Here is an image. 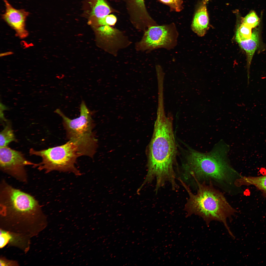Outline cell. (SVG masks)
Masks as SVG:
<instances>
[{"mask_svg": "<svg viewBox=\"0 0 266 266\" xmlns=\"http://www.w3.org/2000/svg\"><path fill=\"white\" fill-rule=\"evenodd\" d=\"M0 134V148L7 146L12 142L16 141L11 125L9 123L6 125Z\"/></svg>", "mask_w": 266, "mask_h": 266, "instance_id": "obj_16", "label": "cell"}, {"mask_svg": "<svg viewBox=\"0 0 266 266\" xmlns=\"http://www.w3.org/2000/svg\"></svg>", "mask_w": 266, "mask_h": 266, "instance_id": "obj_23", "label": "cell"}, {"mask_svg": "<svg viewBox=\"0 0 266 266\" xmlns=\"http://www.w3.org/2000/svg\"><path fill=\"white\" fill-rule=\"evenodd\" d=\"M241 22L252 28L258 25L260 19L254 11H251L244 17L242 18Z\"/></svg>", "mask_w": 266, "mask_h": 266, "instance_id": "obj_18", "label": "cell"}, {"mask_svg": "<svg viewBox=\"0 0 266 266\" xmlns=\"http://www.w3.org/2000/svg\"><path fill=\"white\" fill-rule=\"evenodd\" d=\"M210 0H203L202 1V4L205 5Z\"/></svg>", "mask_w": 266, "mask_h": 266, "instance_id": "obj_21", "label": "cell"}, {"mask_svg": "<svg viewBox=\"0 0 266 266\" xmlns=\"http://www.w3.org/2000/svg\"><path fill=\"white\" fill-rule=\"evenodd\" d=\"M80 109V116L73 119L67 117L59 109H56L55 112L62 117L67 138L76 145L80 156L93 158L96 151L97 142L93 131L94 124L92 114L83 101Z\"/></svg>", "mask_w": 266, "mask_h": 266, "instance_id": "obj_5", "label": "cell"}, {"mask_svg": "<svg viewBox=\"0 0 266 266\" xmlns=\"http://www.w3.org/2000/svg\"><path fill=\"white\" fill-rule=\"evenodd\" d=\"M239 185L240 186L254 185L266 197V175L256 177L242 176L239 180Z\"/></svg>", "mask_w": 266, "mask_h": 266, "instance_id": "obj_14", "label": "cell"}, {"mask_svg": "<svg viewBox=\"0 0 266 266\" xmlns=\"http://www.w3.org/2000/svg\"><path fill=\"white\" fill-rule=\"evenodd\" d=\"M130 20L137 29L145 31L156 24L149 15L144 0H123Z\"/></svg>", "mask_w": 266, "mask_h": 266, "instance_id": "obj_9", "label": "cell"}, {"mask_svg": "<svg viewBox=\"0 0 266 266\" xmlns=\"http://www.w3.org/2000/svg\"><path fill=\"white\" fill-rule=\"evenodd\" d=\"M159 0L162 3L169 6L172 10L176 12H180L182 9L183 0Z\"/></svg>", "mask_w": 266, "mask_h": 266, "instance_id": "obj_20", "label": "cell"}, {"mask_svg": "<svg viewBox=\"0 0 266 266\" xmlns=\"http://www.w3.org/2000/svg\"><path fill=\"white\" fill-rule=\"evenodd\" d=\"M173 128L170 120L163 115H158L149 146L148 172L141 185L155 179L156 192L167 182L173 190L178 188L174 168L177 148Z\"/></svg>", "mask_w": 266, "mask_h": 266, "instance_id": "obj_3", "label": "cell"}, {"mask_svg": "<svg viewBox=\"0 0 266 266\" xmlns=\"http://www.w3.org/2000/svg\"><path fill=\"white\" fill-rule=\"evenodd\" d=\"M5 7L4 13L1 15L2 19L16 31L21 38L26 37L28 33L25 29V22L29 12L23 9L13 7L7 0H3Z\"/></svg>", "mask_w": 266, "mask_h": 266, "instance_id": "obj_10", "label": "cell"}, {"mask_svg": "<svg viewBox=\"0 0 266 266\" xmlns=\"http://www.w3.org/2000/svg\"><path fill=\"white\" fill-rule=\"evenodd\" d=\"M117 11L112 8L106 0H95L92 14L97 19Z\"/></svg>", "mask_w": 266, "mask_h": 266, "instance_id": "obj_15", "label": "cell"}, {"mask_svg": "<svg viewBox=\"0 0 266 266\" xmlns=\"http://www.w3.org/2000/svg\"><path fill=\"white\" fill-rule=\"evenodd\" d=\"M228 150L226 145L221 143L208 153L189 150L183 166L184 180L211 183L224 192L234 195L242 176L231 165Z\"/></svg>", "mask_w": 266, "mask_h": 266, "instance_id": "obj_2", "label": "cell"}, {"mask_svg": "<svg viewBox=\"0 0 266 266\" xmlns=\"http://www.w3.org/2000/svg\"><path fill=\"white\" fill-rule=\"evenodd\" d=\"M29 153L31 155L41 158V162L33 167H37L39 170H43L46 173L57 171L70 172L77 176L81 175L75 165L77 158L80 155L77 147L70 141L61 146L39 151L31 148Z\"/></svg>", "mask_w": 266, "mask_h": 266, "instance_id": "obj_6", "label": "cell"}, {"mask_svg": "<svg viewBox=\"0 0 266 266\" xmlns=\"http://www.w3.org/2000/svg\"><path fill=\"white\" fill-rule=\"evenodd\" d=\"M178 179L189 196L184 209L187 213L186 216L193 214L198 216L203 219L208 226L213 221L221 222L229 234L234 238L227 221L228 219L231 221L232 217L237 211L230 205L223 194L211 183H201L195 180L197 191L195 194L180 178Z\"/></svg>", "mask_w": 266, "mask_h": 266, "instance_id": "obj_4", "label": "cell"}, {"mask_svg": "<svg viewBox=\"0 0 266 266\" xmlns=\"http://www.w3.org/2000/svg\"><path fill=\"white\" fill-rule=\"evenodd\" d=\"M0 105H1V106L0 105V109H1L2 110H4L5 109H6V107L4 105L1 104H0Z\"/></svg>", "mask_w": 266, "mask_h": 266, "instance_id": "obj_22", "label": "cell"}, {"mask_svg": "<svg viewBox=\"0 0 266 266\" xmlns=\"http://www.w3.org/2000/svg\"><path fill=\"white\" fill-rule=\"evenodd\" d=\"M178 36L173 24L152 26L145 31L141 40L136 44L135 49L148 52L160 48L170 50L176 45Z\"/></svg>", "mask_w": 266, "mask_h": 266, "instance_id": "obj_7", "label": "cell"}, {"mask_svg": "<svg viewBox=\"0 0 266 266\" xmlns=\"http://www.w3.org/2000/svg\"><path fill=\"white\" fill-rule=\"evenodd\" d=\"M252 28L242 23L237 28L235 35V40L238 43L249 39L252 33Z\"/></svg>", "mask_w": 266, "mask_h": 266, "instance_id": "obj_17", "label": "cell"}, {"mask_svg": "<svg viewBox=\"0 0 266 266\" xmlns=\"http://www.w3.org/2000/svg\"><path fill=\"white\" fill-rule=\"evenodd\" d=\"M209 23L206 6L202 4L195 13L191 24V29L198 36H203L209 28Z\"/></svg>", "mask_w": 266, "mask_h": 266, "instance_id": "obj_12", "label": "cell"}, {"mask_svg": "<svg viewBox=\"0 0 266 266\" xmlns=\"http://www.w3.org/2000/svg\"><path fill=\"white\" fill-rule=\"evenodd\" d=\"M259 31L256 29L252 32L250 38L238 42L240 47L245 51L247 55L248 84L249 83L250 66L254 53L259 46Z\"/></svg>", "mask_w": 266, "mask_h": 266, "instance_id": "obj_13", "label": "cell"}, {"mask_svg": "<svg viewBox=\"0 0 266 266\" xmlns=\"http://www.w3.org/2000/svg\"><path fill=\"white\" fill-rule=\"evenodd\" d=\"M0 208L1 227L6 231L30 237L46 226V217L37 201L4 180L0 183Z\"/></svg>", "mask_w": 266, "mask_h": 266, "instance_id": "obj_1", "label": "cell"}, {"mask_svg": "<svg viewBox=\"0 0 266 266\" xmlns=\"http://www.w3.org/2000/svg\"><path fill=\"white\" fill-rule=\"evenodd\" d=\"M98 30L106 39L107 51L114 56H116L119 50L126 48L131 44L128 38L122 32L110 26H100Z\"/></svg>", "mask_w": 266, "mask_h": 266, "instance_id": "obj_11", "label": "cell"}, {"mask_svg": "<svg viewBox=\"0 0 266 266\" xmlns=\"http://www.w3.org/2000/svg\"><path fill=\"white\" fill-rule=\"evenodd\" d=\"M35 164L26 159L21 152L13 150L7 146L0 148L1 170L20 182H27L26 166H33Z\"/></svg>", "mask_w": 266, "mask_h": 266, "instance_id": "obj_8", "label": "cell"}, {"mask_svg": "<svg viewBox=\"0 0 266 266\" xmlns=\"http://www.w3.org/2000/svg\"><path fill=\"white\" fill-rule=\"evenodd\" d=\"M97 20L98 24L100 26L114 25L117 21V18L113 14H109Z\"/></svg>", "mask_w": 266, "mask_h": 266, "instance_id": "obj_19", "label": "cell"}]
</instances>
